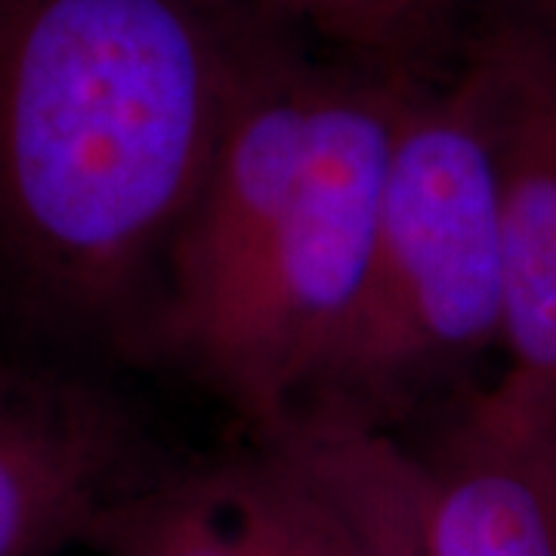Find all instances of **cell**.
<instances>
[{
    "mask_svg": "<svg viewBox=\"0 0 556 556\" xmlns=\"http://www.w3.org/2000/svg\"><path fill=\"white\" fill-rule=\"evenodd\" d=\"M285 38L251 0H0V318L40 356L155 358L179 229Z\"/></svg>",
    "mask_w": 556,
    "mask_h": 556,
    "instance_id": "obj_1",
    "label": "cell"
},
{
    "mask_svg": "<svg viewBox=\"0 0 556 556\" xmlns=\"http://www.w3.org/2000/svg\"><path fill=\"white\" fill-rule=\"evenodd\" d=\"M501 318L497 161L473 60L445 87L412 84L362 309L316 393L285 427L390 433L417 412L452 405L501 350Z\"/></svg>",
    "mask_w": 556,
    "mask_h": 556,
    "instance_id": "obj_2",
    "label": "cell"
},
{
    "mask_svg": "<svg viewBox=\"0 0 556 556\" xmlns=\"http://www.w3.org/2000/svg\"><path fill=\"white\" fill-rule=\"evenodd\" d=\"M412 84L405 65L350 56L328 65L316 142L294 189L229 273L161 334L155 358L204 380L254 437L300 415L353 331Z\"/></svg>",
    "mask_w": 556,
    "mask_h": 556,
    "instance_id": "obj_3",
    "label": "cell"
},
{
    "mask_svg": "<svg viewBox=\"0 0 556 556\" xmlns=\"http://www.w3.org/2000/svg\"><path fill=\"white\" fill-rule=\"evenodd\" d=\"M102 556H393L365 467L306 437L161 464L97 522Z\"/></svg>",
    "mask_w": 556,
    "mask_h": 556,
    "instance_id": "obj_4",
    "label": "cell"
},
{
    "mask_svg": "<svg viewBox=\"0 0 556 556\" xmlns=\"http://www.w3.org/2000/svg\"><path fill=\"white\" fill-rule=\"evenodd\" d=\"M127 402L65 358H0V556L87 544L109 507L159 470Z\"/></svg>",
    "mask_w": 556,
    "mask_h": 556,
    "instance_id": "obj_5",
    "label": "cell"
},
{
    "mask_svg": "<svg viewBox=\"0 0 556 556\" xmlns=\"http://www.w3.org/2000/svg\"><path fill=\"white\" fill-rule=\"evenodd\" d=\"M405 510L408 556H556V415L510 375L455 399L405 452Z\"/></svg>",
    "mask_w": 556,
    "mask_h": 556,
    "instance_id": "obj_6",
    "label": "cell"
},
{
    "mask_svg": "<svg viewBox=\"0 0 556 556\" xmlns=\"http://www.w3.org/2000/svg\"><path fill=\"white\" fill-rule=\"evenodd\" d=\"M473 60L497 161L504 375L556 415V50L504 35Z\"/></svg>",
    "mask_w": 556,
    "mask_h": 556,
    "instance_id": "obj_7",
    "label": "cell"
},
{
    "mask_svg": "<svg viewBox=\"0 0 556 556\" xmlns=\"http://www.w3.org/2000/svg\"><path fill=\"white\" fill-rule=\"evenodd\" d=\"M288 35H309L340 56L405 65L427 35L439 0H251ZM408 68V65H405Z\"/></svg>",
    "mask_w": 556,
    "mask_h": 556,
    "instance_id": "obj_8",
    "label": "cell"
}]
</instances>
